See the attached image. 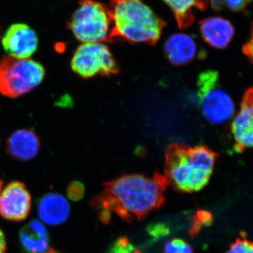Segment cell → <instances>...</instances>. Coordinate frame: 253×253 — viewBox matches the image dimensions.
<instances>
[{"label":"cell","mask_w":253,"mask_h":253,"mask_svg":"<svg viewBox=\"0 0 253 253\" xmlns=\"http://www.w3.org/2000/svg\"><path fill=\"white\" fill-rule=\"evenodd\" d=\"M168 184L166 176L159 174L153 177L123 175L106 183L91 205L99 211L100 219L104 224L109 223L112 214L128 222L143 220L162 206Z\"/></svg>","instance_id":"6da1fadb"},{"label":"cell","mask_w":253,"mask_h":253,"mask_svg":"<svg viewBox=\"0 0 253 253\" xmlns=\"http://www.w3.org/2000/svg\"><path fill=\"white\" fill-rule=\"evenodd\" d=\"M217 158V154L206 146L187 147L174 143L166 152L165 176L177 191H199L207 185Z\"/></svg>","instance_id":"7a4b0ae2"},{"label":"cell","mask_w":253,"mask_h":253,"mask_svg":"<svg viewBox=\"0 0 253 253\" xmlns=\"http://www.w3.org/2000/svg\"><path fill=\"white\" fill-rule=\"evenodd\" d=\"M111 39L154 45L166 23L141 0H110Z\"/></svg>","instance_id":"3957f363"},{"label":"cell","mask_w":253,"mask_h":253,"mask_svg":"<svg viewBox=\"0 0 253 253\" xmlns=\"http://www.w3.org/2000/svg\"><path fill=\"white\" fill-rule=\"evenodd\" d=\"M68 28L83 43L112 41L113 23L109 7L95 0H82L73 13Z\"/></svg>","instance_id":"277c9868"},{"label":"cell","mask_w":253,"mask_h":253,"mask_svg":"<svg viewBox=\"0 0 253 253\" xmlns=\"http://www.w3.org/2000/svg\"><path fill=\"white\" fill-rule=\"evenodd\" d=\"M45 75L44 66L38 61L5 56L0 61V94L19 97L36 89Z\"/></svg>","instance_id":"5b68a950"},{"label":"cell","mask_w":253,"mask_h":253,"mask_svg":"<svg viewBox=\"0 0 253 253\" xmlns=\"http://www.w3.org/2000/svg\"><path fill=\"white\" fill-rule=\"evenodd\" d=\"M201 112L212 124H222L234 116L235 106L230 96L219 86V73L207 71L198 80Z\"/></svg>","instance_id":"8992f818"},{"label":"cell","mask_w":253,"mask_h":253,"mask_svg":"<svg viewBox=\"0 0 253 253\" xmlns=\"http://www.w3.org/2000/svg\"><path fill=\"white\" fill-rule=\"evenodd\" d=\"M71 66L73 72L84 78L118 72L113 54L102 43H83L78 46L71 59Z\"/></svg>","instance_id":"52a82bcc"},{"label":"cell","mask_w":253,"mask_h":253,"mask_svg":"<svg viewBox=\"0 0 253 253\" xmlns=\"http://www.w3.org/2000/svg\"><path fill=\"white\" fill-rule=\"evenodd\" d=\"M31 206V196L26 186L12 181L0 194V214L8 220L20 221L26 219Z\"/></svg>","instance_id":"ba28073f"},{"label":"cell","mask_w":253,"mask_h":253,"mask_svg":"<svg viewBox=\"0 0 253 253\" xmlns=\"http://www.w3.org/2000/svg\"><path fill=\"white\" fill-rule=\"evenodd\" d=\"M230 129L237 152L253 149V87L244 93L239 111L231 122Z\"/></svg>","instance_id":"9c48e42d"},{"label":"cell","mask_w":253,"mask_h":253,"mask_svg":"<svg viewBox=\"0 0 253 253\" xmlns=\"http://www.w3.org/2000/svg\"><path fill=\"white\" fill-rule=\"evenodd\" d=\"M4 51L12 57L29 59L38 46L36 32L24 23H16L8 28L2 38Z\"/></svg>","instance_id":"30bf717a"},{"label":"cell","mask_w":253,"mask_h":253,"mask_svg":"<svg viewBox=\"0 0 253 253\" xmlns=\"http://www.w3.org/2000/svg\"><path fill=\"white\" fill-rule=\"evenodd\" d=\"M199 30L205 42L217 49H226L234 36V26L230 21L220 16L200 21Z\"/></svg>","instance_id":"8fae6325"},{"label":"cell","mask_w":253,"mask_h":253,"mask_svg":"<svg viewBox=\"0 0 253 253\" xmlns=\"http://www.w3.org/2000/svg\"><path fill=\"white\" fill-rule=\"evenodd\" d=\"M164 52L169 62L175 66H183L196 59L199 49L192 36L187 33H177L166 40Z\"/></svg>","instance_id":"7c38bea8"},{"label":"cell","mask_w":253,"mask_h":253,"mask_svg":"<svg viewBox=\"0 0 253 253\" xmlns=\"http://www.w3.org/2000/svg\"><path fill=\"white\" fill-rule=\"evenodd\" d=\"M40 148L39 137L31 129H18L11 134L6 141L7 154L20 161L33 159L39 152Z\"/></svg>","instance_id":"4fadbf2b"},{"label":"cell","mask_w":253,"mask_h":253,"mask_svg":"<svg viewBox=\"0 0 253 253\" xmlns=\"http://www.w3.org/2000/svg\"><path fill=\"white\" fill-rule=\"evenodd\" d=\"M38 212L40 218L46 224L59 225L69 217L70 205L62 195L49 193L40 199Z\"/></svg>","instance_id":"5bb4252c"},{"label":"cell","mask_w":253,"mask_h":253,"mask_svg":"<svg viewBox=\"0 0 253 253\" xmlns=\"http://www.w3.org/2000/svg\"><path fill=\"white\" fill-rule=\"evenodd\" d=\"M20 243L26 253H45L49 249L48 231L42 223L32 220L20 231Z\"/></svg>","instance_id":"9a60e30c"},{"label":"cell","mask_w":253,"mask_h":253,"mask_svg":"<svg viewBox=\"0 0 253 253\" xmlns=\"http://www.w3.org/2000/svg\"><path fill=\"white\" fill-rule=\"evenodd\" d=\"M171 9L176 23L180 28L190 27L195 21L194 10L204 11L208 4V0H163Z\"/></svg>","instance_id":"2e32d148"},{"label":"cell","mask_w":253,"mask_h":253,"mask_svg":"<svg viewBox=\"0 0 253 253\" xmlns=\"http://www.w3.org/2000/svg\"><path fill=\"white\" fill-rule=\"evenodd\" d=\"M163 253H194V251L191 246L184 240L174 239L165 244Z\"/></svg>","instance_id":"e0dca14e"},{"label":"cell","mask_w":253,"mask_h":253,"mask_svg":"<svg viewBox=\"0 0 253 253\" xmlns=\"http://www.w3.org/2000/svg\"><path fill=\"white\" fill-rule=\"evenodd\" d=\"M242 236L236 239L225 253H253V241Z\"/></svg>","instance_id":"ac0fdd59"},{"label":"cell","mask_w":253,"mask_h":253,"mask_svg":"<svg viewBox=\"0 0 253 253\" xmlns=\"http://www.w3.org/2000/svg\"><path fill=\"white\" fill-rule=\"evenodd\" d=\"M108 253H141L136 249L129 239L125 236L119 238L112 245Z\"/></svg>","instance_id":"d6986e66"},{"label":"cell","mask_w":253,"mask_h":253,"mask_svg":"<svg viewBox=\"0 0 253 253\" xmlns=\"http://www.w3.org/2000/svg\"><path fill=\"white\" fill-rule=\"evenodd\" d=\"M84 194V187L81 183L74 181L68 187V195L70 199L77 201L81 199Z\"/></svg>","instance_id":"ffe728a7"},{"label":"cell","mask_w":253,"mask_h":253,"mask_svg":"<svg viewBox=\"0 0 253 253\" xmlns=\"http://www.w3.org/2000/svg\"><path fill=\"white\" fill-rule=\"evenodd\" d=\"M224 4L231 11L235 12H241L244 11L246 7L253 0H224Z\"/></svg>","instance_id":"44dd1931"},{"label":"cell","mask_w":253,"mask_h":253,"mask_svg":"<svg viewBox=\"0 0 253 253\" xmlns=\"http://www.w3.org/2000/svg\"><path fill=\"white\" fill-rule=\"evenodd\" d=\"M242 50L245 56L251 63H253V22L251 26V35H250L249 41L243 46Z\"/></svg>","instance_id":"7402d4cb"},{"label":"cell","mask_w":253,"mask_h":253,"mask_svg":"<svg viewBox=\"0 0 253 253\" xmlns=\"http://www.w3.org/2000/svg\"><path fill=\"white\" fill-rule=\"evenodd\" d=\"M212 9L214 11H219L222 9L223 6H224V0H209Z\"/></svg>","instance_id":"603a6c76"},{"label":"cell","mask_w":253,"mask_h":253,"mask_svg":"<svg viewBox=\"0 0 253 253\" xmlns=\"http://www.w3.org/2000/svg\"><path fill=\"white\" fill-rule=\"evenodd\" d=\"M6 242L3 231L0 229V253H6Z\"/></svg>","instance_id":"cb8c5ba5"},{"label":"cell","mask_w":253,"mask_h":253,"mask_svg":"<svg viewBox=\"0 0 253 253\" xmlns=\"http://www.w3.org/2000/svg\"><path fill=\"white\" fill-rule=\"evenodd\" d=\"M45 253H58L57 251H55V250L52 249H49V251H47V252H46Z\"/></svg>","instance_id":"d4e9b609"},{"label":"cell","mask_w":253,"mask_h":253,"mask_svg":"<svg viewBox=\"0 0 253 253\" xmlns=\"http://www.w3.org/2000/svg\"><path fill=\"white\" fill-rule=\"evenodd\" d=\"M3 181L0 180V194H1V189H2Z\"/></svg>","instance_id":"484cf974"}]
</instances>
